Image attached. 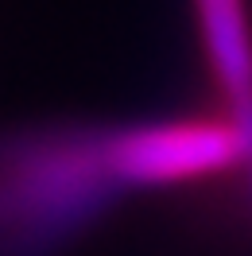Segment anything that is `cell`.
I'll use <instances>...</instances> for the list:
<instances>
[{
    "instance_id": "obj_1",
    "label": "cell",
    "mask_w": 252,
    "mask_h": 256,
    "mask_svg": "<svg viewBox=\"0 0 252 256\" xmlns=\"http://www.w3.org/2000/svg\"><path fill=\"white\" fill-rule=\"evenodd\" d=\"M116 152L94 140H47L0 156V248L24 252L54 237L94 206V194L116 182Z\"/></svg>"
}]
</instances>
